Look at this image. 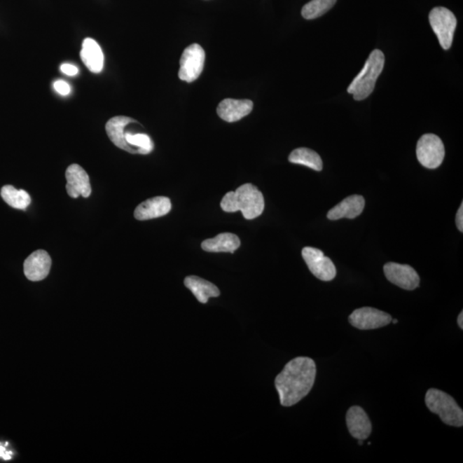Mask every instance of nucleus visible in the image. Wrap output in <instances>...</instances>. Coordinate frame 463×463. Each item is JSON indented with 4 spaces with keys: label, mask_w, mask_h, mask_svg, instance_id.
<instances>
[{
    "label": "nucleus",
    "mask_w": 463,
    "mask_h": 463,
    "mask_svg": "<svg viewBox=\"0 0 463 463\" xmlns=\"http://www.w3.org/2000/svg\"><path fill=\"white\" fill-rule=\"evenodd\" d=\"M316 374L312 359L297 357L289 361L275 381L281 404L291 407L307 396L315 385Z\"/></svg>",
    "instance_id": "f257e3e1"
},
{
    "label": "nucleus",
    "mask_w": 463,
    "mask_h": 463,
    "mask_svg": "<svg viewBox=\"0 0 463 463\" xmlns=\"http://www.w3.org/2000/svg\"><path fill=\"white\" fill-rule=\"evenodd\" d=\"M135 121L126 116L110 118L106 124V134L118 148L131 154L148 155L154 149V143L148 134L129 130L130 125Z\"/></svg>",
    "instance_id": "f03ea898"
},
{
    "label": "nucleus",
    "mask_w": 463,
    "mask_h": 463,
    "mask_svg": "<svg viewBox=\"0 0 463 463\" xmlns=\"http://www.w3.org/2000/svg\"><path fill=\"white\" fill-rule=\"evenodd\" d=\"M223 212H241L247 220L261 216L265 209V198L258 187L252 184H244L235 191H229L221 202Z\"/></svg>",
    "instance_id": "7ed1b4c3"
},
{
    "label": "nucleus",
    "mask_w": 463,
    "mask_h": 463,
    "mask_svg": "<svg viewBox=\"0 0 463 463\" xmlns=\"http://www.w3.org/2000/svg\"><path fill=\"white\" fill-rule=\"evenodd\" d=\"M385 63V55L380 50H373L371 53L364 67L347 88L348 94L353 95L355 101H362L372 95L378 76L384 70Z\"/></svg>",
    "instance_id": "20e7f679"
},
{
    "label": "nucleus",
    "mask_w": 463,
    "mask_h": 463,
    "mask_svg": "<svg viewBox=\"0 0 463 463\" xmlns=\"http://www.w3.org/2000/svg\"><path fill=\"white\" fill-rule=\"evenodd\" d=\"M424 401L434 414L438 415L448 426L462 427L463 412L452 396L437 389H430L427 392Z\"/></svg>",
    "instance_id": "39448f33"
},
{
    "label": "nucleus",
    "mask_w": 463,
    "mask_h": 463,
    "mask_svg": "<svg viewBox=\"0 0 463 463\" xmlns=\"http://www.w3.org/2000/svg\"><path fill=\"white\" fill-rule=\"evenodd\" d=\"M429 22L442 48L449 50L457 24L452 11L445 7H435L429 14Z\"/></svg>",
    "instance_id": "423d86ee"
},
{
    "label": "nucleus",
    "mask_w": 463,
    "mask_h": 463,
    "mask_svg": "<svg viewBox=\"0 0 463 463\" xmlns=\"http://www.w3.org/2000/svg\"><path fill=\"white\" fill-rule=\"evenodd\" d=\"M416 155L423 167L435 170L441 165L445 158V146L439 137L424 134L417 143Z\"/></svg>",
    "instance_id": "0eeeda50"
},
{
    "label": "nucleus",
    "mask_w": 463,
    "mask_h": 463,
    "mask_svg": "<svg viewBox=\"0 0 463 463\" xmlns=\"http://www.w3.org/2000/svg\"><path fill=\"white\" fill-rule=\"evenodd\" d=\"M205 52L200 45L191 44L182 53L179 78L187 83H193L200 76L204 70Z\"/></svg>",
    "instance_id": "6e6552de"
},
{
    "label": "nucleus",
    "mask_w": 463,
    "mask_h": 463,
    "mask_svg": "<svg viewBox=\"0 0 463 463\" xmlns=\"http://www.w3.org/2000/svg\"><path fill=\"white\" fill-rule=\"evenodd\" d=\"M302 256L310 271L319 280L330 282L336 277V269L334 263L319 249L305 247L302 250Z\"/></svg>",
    "instance_id": "1a4fd4ad"
},
{
    "label": "nucleus",
    "mask_w": 463,
    "mask_h": 463,
    "mask_svg": "<svg viewBox=\"0 0 463 463\" xmlns=\"http://www.w3.org/2000/svg\"><path fill=\"white\" fill-rule=\"evenodd\" d=\"M392 317L388 313L373 307L356 309L350 316V323L359 330H374L392 323Z\"/></svg>",
    "instance_id": "9d476101"
},
{
    "label": "nucleus",
    "mask_w": 463,
    "mask_h": 463,
    "mask_svg": "<svg viewBox=\"0 0 463 463\" xmlns=\"http://www.w3.org/2000/svg\"><path fill=\"white\" fill-rule=\"evenodd\" d=\"M386 278L399 288L415 290L420 285V277L414 268L397 263H388L384 266Z\"/></svg>",
    "instance_id": "9b49d317"
},
{
    "label": "nucleus",
    "mask_w": 463,
    "mask_h": 463,
    "mask_svg": "<svg viewBox=\"0 0 463 463\" xmlns=\"http://www.w3.org/2000/svg\"><path fill=\"white\" fill-rule=\"evenodd\" d=\"M67 191L69 196L78 198L79 196L89 198L91 194V186L89 175L81 166L72 164L66 172Z\"/></svg>",
    "instance_id": "f8f14e48"
},
{
    "label": "nucleus",
    "mask_w": 463,
    "mask_h": 463,
    "mask_svg": "<svg viewBox=\"0 0 463 463\" xmlns=\"http://www.w3.org/2000/svg\"><path fill=\"white\" fill-rule=\"evenodd\" d=\"M52 259L44 250H38L30 254L25 261V275L29 281L39 282L48 277L51 270Z\"/></svg>",
    "instance_id": "ddd939ff"
},
{
    "label": "nucleus",
    "mask_w": 463,
    "mask_h": 463,
    "mask_svg": "<svg viewBox=\"0 0 463 463\" xmlns=\"http://www.w3.org/2000/svg\"><path fill=\"white\" fill-rule=\"evenodd\" d=\"M254 102L251 99H224L217 106V114L221 120L233 123L251 113Z\"/></svg>",
    "instance_id": "4468645a"
},
{
    "label": "nucleus",
    "mask_w": 463,
    "mask_h": 463,
    "mask_svg": "<svg viewBox=\"0 0 463 463\" xmlns=\"http://www.w3.org/2000/svg\"><path fill=\"white\" fill-rule=\"evenodd\" d=\"M172 209L170 199L167 197H155L141 202L134 212V216L139 221L155 219L167 215Z\"/></svg>",
    "instance_id": "2eb2a0df"
},
{
    "label": "nucleus",
    "mask_w": 463,
    "mask_h": 463,
    "mask_svg": "<svg viewBox=\"0 0 463 463\" xmlns=\"http://www.w3.org/2000/svg\"><path fill=\"white\" fill-rule=\"evenodd\" d=\"M348 431L353 437L358 440H365L372 434V423L368 415L359 406L348 409L346 417Z\"/></svg>",
    "instance_id": "dca6fc26"
},
{
    "label": "nucleus",
    "mask_w": 463,
    "mask_h": 463,
    "mask_svg": "<svg viewBox=\"0 0 463 463\" xmlns=\"http://www.w3.org/2000/svg\"><path fill=\"white\" fill-rule=\"evenodd\" d=\"M365 208V199L359 195H353L344 199L328 212V219L336 221L347 218L354 219L361 215Z\"/></svg>",
    "instance_id": "f3484780"
},
{
    "label": "nucleus",
    "mask_w": 463,
    "mask_h": 463,
    "mask_svg": "<svg viewBox=\"0 0 463 463\" xmlns=\"http://www.w3.org/2000/svg\"><path fill=\"white\" fill-rule=\"evenodd\" d=\"M83 62L91 72L99 74L104 67V55L99 45L91 38L83 42L81 53Z\"/></svg>",
    "instance_id": "a211bd4d"
},
{
    "label": "nucleus",
    "mask_w": 463,
    "mask_h": 463,
    "mask_svg": "<svg viewBox=\"0 0 463 463\" xmlns=\"http://www.w3.org/2000/svg\"><path fill=\"white\" fill-rule=\"evenodd\" d=\"M184 283L202 304L207 303L209 298L220 296V290L217 286L205 279L190 275L185 279Z\"/></svg>",
    "instance_id": "6ab92c4d"
},
{
    "label": "nucleus",
    "mask_w": 463,
    "mask_h": 463,
    "mask_svg": "<svg viewBox=\"0 0 463 463\" xmlns=\"http://www.w3.org/2000/svg\"><path fill=\"white\" fill-rule=\"evenodd\" d=\"M240 247L238 236L231 233H220L212 239L202 241V250L208 252H231L233 254Z\"/></svg>",
    "instance_id": "aec40b11"
},
{
    "label": "nucleus",
    "mask_w": 463,
    "mask_h": 463,
    "mask_svg": "<svg viewBox=\"0 0 463 463\" xmlns=\"http://www.w3.org/2000/svg\"><path fill=\"white\" fill-rule=\"evenodd\" d=\"M289 160L291 163L300 164L315 171L323 170V160L317 152L307 148H298L291 153Z\"/></svg>",
    "instance_id": "412c9836"
},
{
    "label": "nucleus",
    "mask_w": 463,
    "mask_h": 463,
    "mask_svg": "<svg viewBox=\"0 0 463 463\" xmlns=\"http://www.w3.org/2000/svg\"><path fill=\"white\" fill-rule=\"evenodd\" d=\"M1 197L7 205L17 209L25 210L32 204V197L26 191L18 190L13 186L2 187Z\"/></svg>",
    "instance_id": "4be33fe9"
},
{
    "label": "nucleus",
    "mask_w": 463,
    "mask_h": 463,
    "mask_svg": "<svg viewBox=\"0 0 463 463\" xmlns=\"http://www.w3.org/2000/svg\"><path fill=\"white\" fill-rule=\"evenodd\" d=\"M338 0H312L302 8V17L312 20L328 13L336 5Z\"/></svg>",
    "instance_id": "5701e85b"
},
{
    "label": "nucleus",
    "mask_w": 463,
    "mask_h": 463,
    "mask_svg": "<svg viewBox=\"0 0 463 463\" xmlns=\"http://www.w3.org/2000/svg\"><path fill=\"white\" fill-rule=\"evenodd\" d=\"M55 90L58 92L61 95H68L71 93V87L66 81L63 80H58V81L53 83Z\"/></svg>",
    "instance_id": "b1692460"
},
{
    "label": "nucleus",
    "mask_w": 463,
    "mask_h": 463,
    "mask_svg": "<svg viewBox=\"0 0 463 463\" xmlns=\"http://www.w3.org/2000/svg\"><path fill=\"white\" fill-rule=\"evenodd\" d=\"M61 71L67 76H74L78 74V68L74 64H63L60 67Z\"/></svg>",
    "instance_id": "393cba45"
},
{
    "label": "nucleus",
    "mask_w": 463,
    "mask_h": 463,
    "mask_svg": "<svg viewBox=\"0 0 463 463\" xmlns=\"http://www.w3.org/2000/svg\"><path fill=\"white\" fill-rule=\"evenodd\" d=\"M455 223H457L458 230L463 231V204L459 208L457 216H455Z\"/></svg>",
    "instance_id": "a878e982"
},
{
    "label": "nucleus",
    "mask_w": 463,
    "mask_h": 463,
    "mask_svg": "<svg viewBox=\"0 0 463 463\" xmlns=\"http://www.w3.org/2000/svg\"><path fill=\"white\" fill-rule=\"evenodd\" d=\"M0 457L6 459V460L11 459V455L8 452H6L5 448L3 447H0Z\"/></svg>",
    "instance_id": "bb28decb"
},
{
    "label": "nucleus",
    "mask_w": 463,
    "mask_h": 463,
    "mask_svg": "<svg viewBox=\"0 0 463 463\" xmlns=\"http://www.w3.org/2000/svg\"><path fill=\"white\" fill-rule=\"evenodd\" d=\"M457 323H458L459 327H460L462 330V329H463V312H462L460 313V315L458 316Z\"/></svg>",
    "instance_id": "cd10ccee"
},
{
    "label": "nucleus",
    "mask_w": 463,
    "mask_h": 463,
    "mask_svg": "<svg viewBox=\"0 0 463 463\" xmlns=\"http://www.w3.org/2000/svg\"><path fill=\"white\" fill-rule=\"evenodd\" d=\"M363 441H364V440H359V445H362Z\"/></svg>",
    "instance_id": "c85d7f7f"
},
{
    "label": "nucleus",
    "mask_w": 463,
    "mask_h": 463,
    "mask_svg": "<svg viewBox=\"0 0 463 463\" xmlns=\"http://www.w3.org/2000/svg\"><path fill=\"white\" fill-rule=\"evenodd\" d=\"M392 322L393 324H396L398 323V321H397V319H392Z\"/></svg>",
    "instance_id": "c756f323"
}]
</instances>
